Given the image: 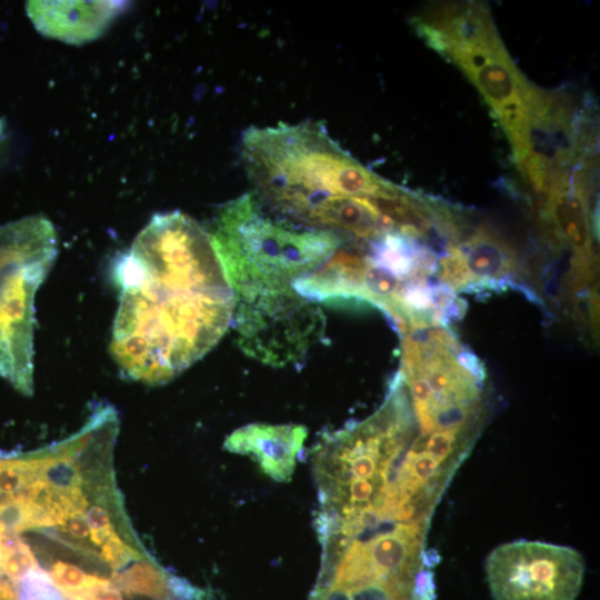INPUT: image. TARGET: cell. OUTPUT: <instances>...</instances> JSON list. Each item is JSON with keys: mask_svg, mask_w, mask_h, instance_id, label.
I'll use <instances>...</instances> for the list:
<instances>
[{"mask_svg": "<svg viewBox=\"0 0 600 600\" xmlns=\"http://www.w3.org/2000/svg\"><path fill=\"white\" fill-rule=\"evenodd\" d=\"M583 169L561 176L550 187L546 210L560 236L578 256L577 264H588L592 243L588 210V178Z\"/></svg>", "mask_w": 600, "mask_h": 600, "instance_id": "10", "label": "cell"}, {"mask_svg": "<svg viewBox=\"0 0 600 600\" xmlns=\"http://www.w3.org/2000/svg\"><path fill=\"white\" fill-rule=\"evenodd\" d=\"M307 429L299 424L249 423L229 434L223 447L250 456L261 470L278 482L291 480Z\"/></svg>", "mask_w": 600, "mask_h": 600, "instance_id": "8", "label": "cell"}, {"mask_svg": "<svg viewBox=\"0 0 600 600\" xmlns=\"http://www.w3.org/2000/svg\"><path fill=\"white\" fill-rule=\"evenodd\" d=\"M209 234L234 298L291 287L350 240L277 217L251 192L226 203Z\"/></svg>", "mask_w": 600, "mask_h": 600, "instance_id": "3", "label": "cell"}, {"mask_svg": "<svg viewBox=\"0 0 600 600\" xmlns=\"http://www.w3.org/2000/svg\"><path fill=\"white\" fill-rule=\"evenodd\" d=\"M584 570L576 549L543 541L502 543L486 560L494 600H576Z\"/></svg>", "mask_w": 600, "mask_h": 600, "instance_id": "7", "label": "cell"}, {"mask_svg": "<svg viewBox=\"0 0 600 600\" xmlns=\"http://www.w3.org/2000/svg\"><path fill=\"white\" fill-rule=\"evenodd\" d=\"M234 299L237 343L247 356L266 364L301 362L323 333L322 311L292 287Z\"/></svg>", "mask_w": 600, "mask_h": 600, "instance_id": "6", "label": "cell"}, {"mask_svg": "<svg viewBox=\"0 0 600 600\" xmlns=\"http://www.w3.org/2000/svg\"><path fill=\"white\" fill-rule=\"evenodd\" d=\"M241 156L251 193L261 206L308 228L333 199L370 197L387 182L312 121L249 128Z\"/></svg>", "mask_w": 600, "mask_h": 600, "instance_id": "2", "label": "cell"}, {"mask_svg": "<svg viewBox=\"0 0 600 600\" xmlns=\"http://www.w3.org/2000/svg\"><path fill=\"white\" fill-rule=\"evenodd\" d=\"M438 276L452 290H459L471 283L463 253L459 246L450 248L439 260Z\"/></svg>", "mask_w": 600, "mask_h": 600, "instance_id": "12", "label": "cell"}, {"mask_svg": "<svg viewBox=\"0 0 600 600\" xmlns=\"http://www.w3.org/2000/svg\"><path fill=\"white\" fill-rule=\"evenodd\" d=\"M412 24L430 48L470 79L511 139L540 88L517 68L487 7L473 1L438 4L419 13Z\"/></svg>", "mask_w": 600, "mask_h": 600, "instance_id": "4", "label": "cell"}, {"mask_svg": "<svg viewBox=\"0 0 600 600\" xmlns=\"http://www.w3.org/2000/svg\"><path fill=\"white\" fill-rule=\"evenodd\" d=\"M471 282L497 281L513 271V250L487 228H479L460 247Z\"/></svg>", "mask_w": 600, "mask_h": 600, "instance_id": "11", "label": "cell"}, {"mask_svg": "<svg viewBox=\"0 0 600 600\" xmlns=\"http://www.w3.org/2000/svg\"><path fill=\"white\" fill-rule=\"evenodd\" d=\"M3 132H4V126H3V122L0 120V152H1L2 142H3Z\"/></svg>", "mask_w": 600, "mask_h": 600, "instance_id": "13", "label": "cell"}, {"mask_svg": "<svg viewBox=\"0 0 600 600\" xmlns=\"http://www.w3.org/2000/svg\"><path fill=\"white\" fill-rule=\"evenodd\" d=\"M58 253L53 224L30 216L0 226V377L33 392L34 299Z\"/></svg>", "mask_w": 600, "mask_h": 600, "instance_id": "5", "label": "cell"}, {"mask_svg": "<svg viewBox=\"0 0 600 600\" xmlns=\"http://www.w3.org/2000/svg\"><path fill=\"white\" fill-rule=\"evenodd\" d=\"M120 2L30 1L26 9L43 34L70 43L99 37L120 12Z\"/></svg>", "mask_w": 600, "mask_h": 600, "instance_id": "9", "label": "cell"}, {"mask_svg": "<svg viewBox=\"0 0 600 600\" xmlns=\"http://www.w3.org/2000/svg\"><path fill=\"white\" fill-rule=\"evenodd\" d=\"M111 354L129 379L163 384L207 354L236 299L211 237L180 211L154 214L113 268Z\"/></svg>", "mask_w": 600, "mask_h": 600, "instance_id": "1", "label": "cell"}]
</instances>
